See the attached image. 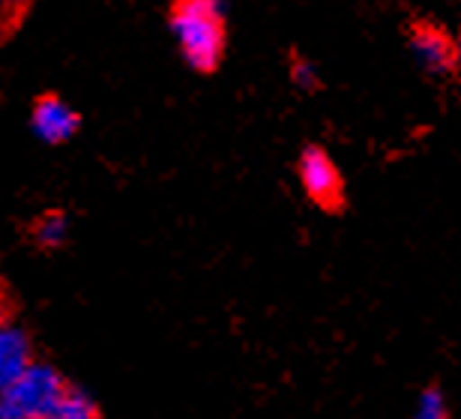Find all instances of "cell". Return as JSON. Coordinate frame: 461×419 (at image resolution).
Segmentation results:
<instances>
[{"label": "cell", "instance_id": "obj_1", "mask_svg": "<svg viewBox=\"0 0 461 419\" xmlns=\"http://www.w3.org/2000/svg\"><path fill=\"white\" fill-rule=\"evenodd\" d=\"M171 33L198 72H213L225 54V0H174Z\"/></svg>", "mask_w": 461, "mask_h": 419}, {"label": "cell", "instance_id": "obj_2", "mask_svg": "<svg viewBox=\"0 0 461 419\" xmlns=\"http://www.w3.org/2000/svg\"><path fill=\"white\" fill-rule=\"evenodd\" d=\"M69 387L49 366H31L6 393H0V419H45L63 402Z\"/></svg>", "mask_w": 461, "mask_h": 419}, {"label": "cell", "instance_id": "obj_3", "mask_svg": "<svg viewBox=\"0 0 461 419\" xmlns=\"http://www.w3.org/2000/svg\"><path fill=\"white\" fill-rule=\"evenodd\" d=\"M297 174H300L303 192H306L318 207L333 213L345 204V180L327 150H321V147H306V150L300 153Z\"/></svg>", "mask_w": 461, "mask_h": 419}, {"label": "cell", "instance_id": "obj_4", "mask_svg": "<svg viewBox=\"0 0 461 419\" xmlns=\"http://www.w3.org/2000/svg\"><path fill=\"white\" fill-rule=\"evenodd\" d=\"M411 51L417 63L431 76L456 69V42L435 24H417L411 31Z\"/></svg>", "mask_w": 461, "mask_h": 419}, {"label": "cell", "instance_id": "obj_5", "mask_svg": "<svg viewBox=\"0 0 461 419\" xmlns=\"http://www.w3.org/2000/svg\"><path fill=\"white\" fill-rule=\"evenodd\" d=\"M31 126L45 144H63L78 132V114L60 96H42L33 105Z\"/></svg>", "mask_w": 461, "mask_h": 419}, {"label": "cell", "instance_id": "obj_6", "mask_svg": "<svg viewBox=\"0 0 461 419\" xmlns=\"http://www.w3.org/2000/svg\"><path fill=\"white\" fill-rule=\"evenodd\" d=\"M31 369V344L15 327H0V393H6Z\"/></svg>", "mask_w": 461, "mask_h": 419}, {"label": "cell", "instance_id": "obj_7", "mask_svg": "<svg viewBox=\"0 0 461 419\" xmlns=\"http://www.w3.org/2000/svg\"><path fill=\"white\" fill-rule=\"evenodd\" d=\"M411 419H453L444 387L429 384L426 389H422V393L417 396V405H413Z\"/></svg>", "mask_w": 461, "mask_h": 419}, {"label": "cell", "instance_id": "obj_8", "mask_svg": "<svg viewBox=\"0 0 461 419\" xmlns=\"http://www.w3.org/2000/svg\"><path fill=\"white\" fill-rule=\"evenodd\" d=\"M45 419H99V411H96V405L90 402L85 393H76V389H69V393L63 396V402L54 407V411Z\"/></svg>", "mask_w": 461, "mask_h": 419}, {"label": "cell", "instance_id": "obj_9", "mask_svg": "<svg viewBox=\"0 0 461 419\" xmlns=\"http://www.w3.org/2000/svg\"><path fill=\"white\" fill-rule=\"evenodd\" d=\"M33 240L45 249H54L67 240V216L63 213H45L42 219H36Z\"/></svg>", "mask_w": 461, "mask_h": 419}, {"label": "cell", "instance_id": "obj_10", "mask_svg": "<svg viewBox=\"0 0 461 419\" xmlns=\"http://www.w3.org/2000/svg\"><path fill=\"white\" fill-rule=\"evenodd\" d=\"M291 78H294V84H297L300 90H315L318 87V69H315V63H309V60H303V58H297L291 63Z\"/></svg>", "mask_w": 461, "mask_h": 419}, {"label": "cell", "instance_id": "obj_11", "mask_svg": "<svg viewBox=\"0 0 461 419\" xmlns=\"http://www.w3.org/2000/svg\"><path fill=\"white\" fill-rule=\"evenodd\" d=\"M31 6V0H4V9H6V18H18L24 9Z\"/></svg>", "mask_w": 461, "mask_h": 419}, {"label": "cell", "instance_id": "obj_12", "mask_svg": "<svg viewBox=\"0 0 461 419\" xmlns=\"http://www.w3.org/2000/svg\"><path fill=\"white\" fill-rule=\"evenodd\" d=\"M456 67H461V36L456 40Z\"/></svg>", "mask_w": 461, "mask_h": 419}]
</instances>
